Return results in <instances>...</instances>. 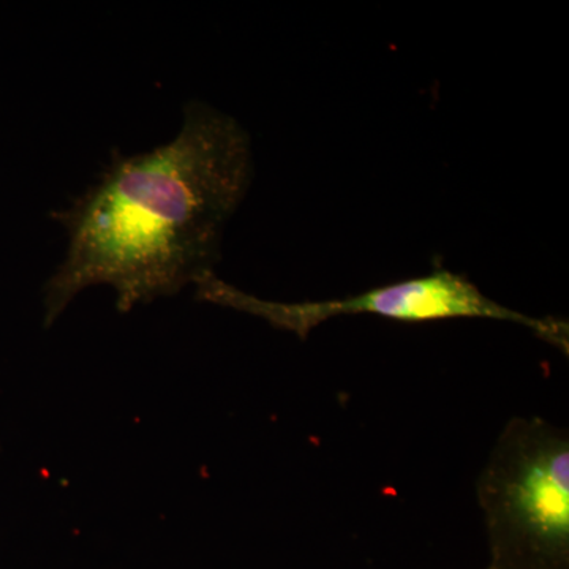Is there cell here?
Returning a JSON list of instances; mask_svg holds the SVG:
<instances>
[{"mask_svg": "<svg viewBox=\"0 0 569 569\" xmlns=\"http://www.w3.org/2000/svg\"><path fill=\"white\" fill-rule=\"evenodd\" d=\"M486 569H569V433L542 418H515L477 481Z\"/></svg>", "mask_w": 569, "mask_h": 569, "instance_id": "obj_2", "label": "cell"}, {"mask_svg": "<svg viewBox=\"0 0 569 569\" xmlns=\"http://www.w3.org/2000/svg\"><path fill=\"white\" fill-rule=\"evenodd\" d=\"M252 174L246 130L198 102L187 104L181 130L167 144L118 153L99 181L54 213L69 242L44 287V325L96 284H110L119 312H129L211 274L224 224Z\"/></svg>", "mask_w": 569, "mask_h": 569, "instance_id": "obj_1", "label": "cell"}, {"mask_svg": "<svg viewBox=\"0 0 569 569\" xmlns=\"http://www.w3.org/2000/svg\"><path fill=\"white\" fill-rule=\"evenodd\" d=\"M197 298L239 312L263 318L274 328L293 332L307 339L318 326L343 316H376L403 323H430L456 318H485L526 326L539 339L546 340L568 355L569 326L556 318L523 316L518 310L498 305L488 298L466 276L438 271L415 277L366 293L326 301L277 302L266 301L223 282L213 272L194 283Z\"/></svg>", "mask_w": 569, "mask_h": 569, "instance_id": "obj_3", "label": "cell"}]
</instances>
